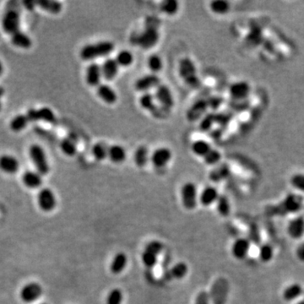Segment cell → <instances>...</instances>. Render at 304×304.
Masks as SVG:
<instances>
[{"mask_svg": "<svg viewBox=\"0 0 304 304\" xmlns=\"http://www.w3.org/2000/svg\"><path fill=\"white\" fill-rule=\"evenodd\" d=\"M114 49V44L113 42L110 41H101L84 46L80 52V56L83 60L91 61L98 58L108 56Z\"/></svg>", "mask_w": 304, "mask_h": 304, "instance_id": "6da1fadb", "label": "cell"}, {"mask_svg": "<svg viewBox=\"0 0 304 304\" xmlns=\"http://www.w3.org/2000/svg\"><path fill=\"white\" fill-rule=\"evenodd\" d=\"M179 76L181 77L184 83L194 89L199 88L200 86V78L197 75L196 67L194 65V62L188 59L183 58L180 60L179 65Z\"/></svg>", "mask_w": 304, "mask_h": 304, "instance_id": "7a4b0ae2", "label": "cell"}, {"mask_svg": "<svg viewBox=\"0 0 304 304\" xmlns=\"http://www.w3.org/2000/svg\"><path fill=\"white\" fill-rule=\"evenodd\" d=\"M29 155L33 165L40 174L47 175L50 171V166L48 163L47 155L42 146L37 144H33L29 149Z\"/></svg>", "mask_w": 304, "mask_h": 304, "instance_id": "3957f363", "label": "cell"}, {"mask_svg": "<svg viewBox=\"0 0 304 304\" xmlns=\"http://www.w3.org/2000/svg\"><path fill=\"white\" fill-rule=\"evenodd\" d=\"M20 25L21 15L17 7H8L2 18V28L3 31L11 36L14 33L20 30Z\"/></svg>", "mask_w": 304, "mask_h": 304, "instance_id": "277c9868", "label": "cell"}, {"mask_svg": "<svg viewBox=\"0 0 304 304\" xmlns=\"http://www.w3.org/2000/svg\"><path fill=\"white\" fill-rule=\"evenodd\" d=\"M229 292V283L227 279L217 278L212 284L209 292L212 304H226Z\"/></svg>", "mask_w": 304, "mask_h": 304, "instance_id": "5b68a950", "label": "cell"}, {"mask_svg": "<svg viewBox=\"0 0 304 304\" xmlns=\"http://www.w3.org/2000/svg\"><path fill=\"white\" fill-rule=\"evenodd\" d=\"M304 200L300 194H287L278 206L280 214H296L301 211Z\"/></svg>", "mask_w": 304, "mask_h": 304, "instance_id": "8992f818", "label": "cell"}, {"mask_svg": "<svg viewBox=\"0 0 304 304\" xmlns=\"http://www.w3.org/2000/svg\"><path fill=\"white\" fill-rule=\"evenodd\" d=\"M182 205L186 209L193 210L198 203V191L196 185L193 182H186L181 188Z\"/></svg>", "mask_w": 304, "mask_h": 304, "instance_id": "52a82bcc", "label": "cell"}, {"mask_svg": "<svg viewBox=\"0 0 304 304\" xmlns=\"http://www.w3.org/2000/svg\"><path fill=\"white\" fill-rule=\"evenodd\" d=\"M138 44L144 49L153 48L159 41V32L157 28L146 26L145 30L137 36Z\"/></svg>", "mask_w": 304, "mask_h": 304, "instance_id": "ba28073f", "label": "cell"}, {"mask_svg": "<svg viewBox=\"0 0 304 304\" xmlns=\"http://www.w3.org/2000/svg\"><path fill=\"white\" fill-rule=\"evenodd\" d=\"M229 95L234 101H244L250 95L252 87L246 81H236L229 87Z\"/></svg>", "mask_w": 304, "mask_h": 304, "instance_id": "9c48e42d", "label": "cell"}, {"mask_svg": "<svg viewBox=\"0 0 304 304\" xmlns=\"http://www.w3.org/2000/svg\"><path fill=\"white\" fill-rule=\"evenodd\" d=\"M27 118L30 122L44 121L45 122L56 124L57 118L54 112L49 108H42L40 109H30L27 114Z\"/></svg>", "mask_w": 304, "mask_h": 304, "instance_id": "30bf717a", "label": "cell"}, {"mask_svg": "<svg viewBox=\"0 0 304 304\" xmlns=\"http://www.w3.org/2000/svg\"><path fill=\"white\" fill-rule=\"evenodd\" d=\"M38 205L43 212H49L54 211L57 206V199L54 192L49 188H42L39 191Z\"/></svg>", "mask_w": 304, "mask_h": 304, "instance_id": "8fae6325", "label": "cell"}, {"mask_svg": "<svg viewBox=\"0 0 304 304\" xmlns=\"http://www.w3.org/2000/svg\"><path fill=\"white\" fill-rule=\"evenodd\" d=\"M155 98L161 105V108L166 110H169L174 106V99L173 94L169 87L166 85L160 84L158 87L155 88Z\"/></svg>", "mask_w": 304, "mask_h": 304, "instance_id": "7c38bea8", "label": "cell"}, {"mask_svg": "<svg viewBox=\"0 0 304 304\" xmlns=\"http://www.w3.org/2000/svg\"><path fill=\"white\" fill-rule=\"evenodd\" d=\"M231 252L236 260H245L251 252L250 242L245 238L236 239L232 245Z\"/></svg>", "mask_w": 304, "mask_h": 304, "instance_id": "4fadbf2b", "label": "cell"}, {"mask_svg": "<svg viewBox=\"0 0 304 304\" xmlns=\"http://www.w3.org/2000/svg\"><path fill=\"white\" fill-rule=\"evenodd\" d=\"M43 289L42 286L37 282H30L26 285L21 289V298L25 303H33L36 301L42 295Z\"/></svg>", "mask_w": 304, "mask_h": 304, "instance_id": "5bb4252c", "label": "cell"}, {"mask_svg": "<svg viewBox=\"0 0 304 304\" xmlns=\"http://www.w3.org/2000/svg\"><path fill=\"white\" fill-rule=\"evenodd\" d=\"M161 83L160 78L155 74H149L139 78L134 83V88L140 92H148L152 88H156Z\"/></svg>", "mask_w": 304, "mask_h": 304, "instance_id": "9a60e30c", "label": "cell"}, {"mask_svg": "<svg viewBox=\"0 0 304 304\" xmlns=\"http://www.w3.org/2000/svg\"><path fill=\"white\" fill-rule=\"evenodd\" d=\"M286 233L293 240H299L304 235V218L297 216L289 221L286 227Z\"/></svg>", "mask_w": 304, "mask_h": 304, "instance_id": "2e32d148", "label": "cell"}, {"mask_svg": "<svg viewBox=\"0 0 304 304\" xmlns=\"http://www.w3.org/2000/svg\"><path fill=\"white\" fill-rule=\"evenodd\" d=\"M172 152L170 150L167 149L166 147H161L155 150L153 152L151 156V161L153 166L157 168L164 167L168 164V162L172 159Z\"/></svg>", "mask_w": 304, "mask_h": 304, "instance_id": "e0dca14e", "label": "cell"}, {"mask_svg": "<svg viewBox=\"0 0 304 304\" xmlns=\"http://www.w3.org/2000/svg\"><path fill=\"white\" fill-rule=\"evenodd\" d=\"M209 108L208 102L206 100H199L188 108L187 112V119L191 122H195L206 114L207 108Z\"/></svg>", "mask_w": 304, "mask_h": 304, "instance_id": "ac0fdd59", "label": "cell"}, {"mask_svg": "<svg viewBox=\"0 0 304 304\" xmlns=\"http://www.w3.org/2000/svg\"><path fill=\"white\" fill-rule=\"evenodd\" d=\"M101 67L98 63H91L87 66L86 81L90 87H99L101 85Z\"/></svg>", "mask_w": 304, "mask_h": 304, "instance_id": "d6986e66", "label": "cell"}, {"mask_svg": "<svg viewBox=\"0 0 304 304\" xmlns=\"http://www.w3.org/2000/svg\"><path fill=\"white\" fill-rule=\"evenodd\" d=\"M20 162L18 159L12 155H0V170L7 174H14L19 171Z\"/></svg>", "mask_w": 304, "mask_h": 304, "instance_id": "ffe728a7", "label": "cell"}, {"mask_svg": "<svg viewBox=\"0 0 304 304\" xmlns=\"http://www.w3.org/2000/svg\"><path fill=\"white\" fill-rule=\"evenodd\" d=\"M101 67L102 77L107 81L114 80L120 70V65L117 63L116 60L112 58H108L105 60Z\"/></svg>", "mask_w": 304, "mask_h": 304, "instance_id": "44dd1931", "label": "cell"}, {"mask_svg": "<svg viewBox=\"0 0 304 304\" xmlns=\"http://www.w3.org/2000/svg\"><path fill=\"white\" fill-rule=\"evenodd\" d=\"M304 292V287L300 283L290 284L282 291V299L286 303H292L298 300Z\"/></svg>", "mask_w": 304, "mask_h": 304, "instance_id": "7402d4cb", "label": "cell"}, {"mask_svg": "<svg viewBox=\"0 0 304 304\" xmlns=\"http://www.w3.org/2000/svg\"><path fill=\"white\" fill-rule=\"evenodd\" d=\"M220 194L217 189L213 186H207L203 189L199 196L200 204L204 206H212V204L216 203Z\"/></svg>", "mask_w": 304, "mask_h": 304, "instance_id": "603a6c76", "label": "cell"}, {"mask_svg": "<svg viewBox=\"0 0 304 304\" xmlns=\"http://www.w3.org/2000/svg\"><path fill=\"white\" fill-rule=\"evenodd\" d=\"M97 95L107 104H114L118 99L115 91L107 84H101L97 87Z\"/></svg>", "mask_w": 304, "mask_h": 304, "instance_id": "cb8c5ba5", "label": "cell"}, {"mask_svg": "<svg viewBox=\"0 0 304 304\" xmlns=\"http://www.w3.org/2000/svg\"><path fill=\"white\" fill-rule=\"evenodd\" d=\"M22 181L29 188H37L42 184V175L37 171H27L22 176Z\"/></svg>", "mask_w": 304, "mask_h": 304, "instance_id": "d4e9b609", "label": "cell"}, {"mask_svg": "<svg viewBox=\"0 0 304 304\" xmlns=\"http://www.w3.org/2000/svg\"><path fill=\"white\" fill-rule=\"evenodd\" d=\"M128 262V258L125 253L120 252L117 253L111 262V272L114 274H119L123 272Z\"/></svg>", "mask_w": 304, "mask_h": 304, "instance_id": "484cf974", "label": "cell"}, {"mask_svg": "<svg viewBox=\"0 0 304 304\" xmlns=\"http://www.w3.org/2000/svg\"><path fill=\"white\" fill-rule=\"evenodd\" d=\"M11 42L15 47L23 49H28L32 45L30 36L21 30H18L11 35Z\"/></svg>", "mask_w": 304, "mask_h": 304, "instance_id": "4316f807", "label": "cell"}, {"mask_svg": "<svg viewBox=\"0 0 304 304\" xmlns=\"http://www.w3.org/2000/svg\"><path fill=\"white\" fill-rule=\"evenodd\" d=\"M108 157L114 163H121L126 159L124 148L120 145H114L108 147Z\"/></svg>", "mask_w": 304, "mask_h": 304, "instance_id": "83f0119b", "label": "cell"}, {"mask_svg": "<svg viewBox=\"0 0 304 304\" xmlns=\"http://www.w3.org/2000/svg\"><path fill=\"white\" fill-rule=\"evenodd\" d=\"M274 248L269 243H264L257 250V258L265 264L272 262L274 259Z\"/></svg>", "mask_w": 304, "mask_h": 304, "instance_id": "f1b7e54d", "label": "cell"}, {"mask_svg": "<svg viewBox=\"0 0 304 304\" xmlns=\"http://www.w3.org/2000/svg\"><path fill=\"white\" fill-rule=\"evenodd\" d=\"M36 3L41 9L53 15H57L62 10V3L54 0H40L36 1Z\"/></svg>", "mask_w": 304, "mask_h": 304, "instance_id": "f546056e", "label": "cell"}, {"mask_svg": "<svg viewBox=\"0 0 304 304\" xmlns=\"http://www.w3.org/2000/svg\"><path fill=\"white\" fill-rule=\"evenodd\" d=\"M229 175V167L226 164H222L212 170L210 173L209 178L212 182H219L225 180Z\"/></svg>", "mask_w": 304, "mask_h": 304, "instance_id": "4dcf8cb0", "label": "cell"}, {"mask_svg": "<svg viewBox=\"0 0 304 304\" xmlns=\"http://www.w3.org/2000/svg\"><path fill=\"white\" fill-rule=\"evenodd\" d=\"M29 122L30 121L28 120L27 114H18L11 120L9 122V127L12 131L21 132L25 129Z\"/></svg>", "mask_w": 304, "mask_h": 304, "instance_id": "1f68e13d", "label": "cell"}, {"mask_svg": "<svg viewBox=\"0 0 304 304\" xmlns=\"http://www.w3.org/2000/svg\"><path fill=\"white\" fill-rule=\"evenodd\" d=\"M210 9L215 15H226L231 9V4L226 0H214L210 4Z\"/></svg>", "mask_w": 304, "mask_h": 304, "instance_id": "d6a6232c", "label": "cell"}, {"mask_svg": "<svg viewBox=\"0 0 304 304\" xmlns=\"http://www.w3.org/2000/svg\"><path fill=\"white\" fill-rule=\"evenodd\" d=\"M149 159V152L146 146H141L138 147L134 152V163L139 167H143L147 164Z\"/></svg>", "mask_w": 304, "mask_h": 304, "instance_id": "836d02e7", "label": "cell"}, {"mask_svg": "<svg viewBox=\"0 0 304 304\" xmlns=\"http://www.w3.org/2000/svg\"><path fill=\"white\" fill-rule=\"evenodd\" d=\"M60 148L63 154H65L68 156H73L77 152L76 141L74 138L72 137L64 138L60 143Z\"/></svg>", "mask_w": 304, "mask_h": 304, "instance_id": "e575fe53", "label": "cell"}, {"mask_svg": "<svg viewBox=\"0 0 304 304\" xmlns=\"http://www.w3.org/2000/svg\"><path fill=\"white\" fill-rule=\"evenodd\" d=\"M155 101V95L149 92L144 93L140 97V105L141 108L145 110L149 111L152 114H154V112L157 109Z\"/></svg>", "mask_w": 304, "mask_h": 304, "instance_id": "d590c367", "label": "cell"}, {"mask_svg": "<svg viewBox=\"0 0 304 304\" xmlns=\"http://www.w3.org/2000/svg\"><path fill=\"white\" fill-rule=\"evenodd\" d=\"M192 152H194L195 155L201 157H205L207 153L212 149V146L206 140H199L194 141V143L192 144Z\"/></svg>", "mask_w": 304, "mask_h": 304, "instance_id": "8d00e7d4", "label": "cell"}, {"mask_svg": "<svg viewBox=\"0 0 304 304\" xmlns=\"http://www.w3.org/2000/svg\"><path fill=\"white\" fill-rule=\"evenodd\" d=\"M216 208L217 212L221 216L227 217L231 213V204H230L229 200L226 195L220 194V196L218 198L216 201Z\"/></svg>", "mask_w": 304, "mask_h": 304, "instance_id": "74e56055", "label": "cell"}, {"mask_svg": "<svg viewBox=\"0 0 304 304\" xmlns=\"http://www.w3.org/2000/svg\"><path fill=\"white\" fill-rule=\"evenodd\" d=\"M168 276L174 279H182L188 273V266L183 262H179L173 266V268L169 270L168 272Z\"/></svg>", "mask_w": 304, "mask_h": 304, "instance_id": "f35d334b", "label": "cell"}, {"mask_svg": "<svg viewBox=\"0 0 304 304\" xmlns=\"http://www.w3.org/2000/svg\"><path fill=\"white\" fill-rule=\"evenodd\" d=\"M118 64L122 67H128L131 65L134 62V56L131 52L128 50L120 51L119 54H117L116 59Z\"/></svg>", "mask_w": 304, "mask_h": 304, "instance_id": "ab89813d", "label": "cell"}, {"mask_svg": "<svg viewBox=\"0 0 304 304\" xmlns=\"http://www.w3.org/2000/svg\"><path fill=\"white\" fill-rule=\"evenodd\" d=\"M91 152L94 158L96 159L97 161H102L108 157V147H107L105 144L99 142L93 146Z\"/></svg>", "mask_w": 304, "mask_h": 304, "instance_id": "60d3db41", "label": "cell"}, {"mask_svg": "<svg viewBox=\"0 0 304 304\" xmlns=\"http://www.w3.org/2000/svg\"><path fill=\"white\" fill-rule=\"evenodd\" d=\"M290 185L292 188H294L296 191H298L299 193L304 194V173H294L291 178H290Z\"/></svg>", "mask_w": 304, "mask_h": 304, "instance_id": "b9f144b4", "label": "cell"}, {"mask_svg": "<svg viewBox=\"0 0 304 304\" xmlns=\"http://www.w3.org/2000/svg\"><path fill=\"white\" fill-rule=\"evenodd\" d=\"M160 8L166 15H175L179 9V2L176 0H165L161 3Z\"/></svg>", "mask_w": 304, "mask_h": 304, "instance_id": "7bdbcfd3", "label": "cell"}, {"mask_svg": "<svg viewBox=\"0 0 304 304\" xmlns=\"http://www.w3.org/2000/svg\"><path fill=\"white\" fill-rule=\"evenodd\" d=\"M147 65H148L150 70L155 74L157 72L161 71L162 67H163V62H162V60L159 55L152 54L148 58Z\"/></svg>", "mask_w": 304, "mask_h": 304, "instance_id": "ee69618b", "label": "cell"}, {"mask_svg": "<svg viewBox=\"0 0 304 304\" xmlns=\"http://www.w3.org/2000/svg\"><path fill=\"white\" fill-rule=\"evenodd\" d=\"M123 300V294L121 290L119 288H114L111 290L107 298H106V304H122Z\"/></svg>", "mask_w": 304, "mask_h": 304, "instance_id": "f6af8a7d", "label": "cell"}, {"mask_svg": "<svg viewBox=\"0 0 304 304\" xmlns=\"http://www.w3.org/2000/svg\"><path fill=\"white\" fill-rule=\"evenodd\" d=\"M221 152L217 150L212 149L207 153V155L204 157V161L207 165L214 166V165L218 164L219 161H221Z\"/></svg>", "mask_w": 304, "mask_h": 304, "instance_id": "bcb514c9", "label": "cell"}, {"mask_svg": "<svg viewBox=\"0 0 304 304\" xmlns=\"http://www.w3.org/2000/svg\"><path fill=\"white\" fill-rule=\"evenodd\" d=\"M163 248H164V246H163V243L161 242L153 240V241H151L146 244L145 251L153 253V254L157 256L162 252Z\"/></svg>", "mask_w": 304, "mask_h": 304, "instance_id": "7dc6e473", "label": "cell"}, {"mask_svg": "<svg viewBox=\"0 0 304 304\" xmlns=\"http://www.w3.org/2000/svg\"><path fill=\"white\" fill-rule=\"evenodd\" d=\"M141 259H142L144 265L149 269L153 268L157 263V256L147 251H144Z\"/></svg>", "mask_w": 304, "mask_h": 304, "instance_id": "c3c4849f", "label": "cell"}, {"mask_svg": "<svg viewBox=\"0 0 304 304\" xmlns=\"http://www.w3.org/2000/svg\"><path fill=\"white\" fill-rule=\"evenodd\" d=\"M214 122H215V116L213 114H206L203 118L200 123V128L202 131H208L211 129Z\"/></svg>", "mask_w": 304, "mask_h": 304, "instance_id": "681fc988", "label": "cell"}, {"mask_svg": "<svg viewBox=\"0 0 304 304\" xmlns=\"http://www.w3.org/2000/svg\"><path fill=\"white\" fill-rule=\"evenodd\" d=\"M211 298H210L209 293L206 292V291H203V292H200L198 295H197L196 299H195V303L194 304H211Z\"/></svg>", "mask_w": 304, "mask_h": 304, "instance_id": "f907efd6", "label": "cell"}, {"mask_svg": "<svg viewBox=\"0 0 304 304\" xmlns=\"http://www.w3.org/2000/svg\"><path fill=\"white\" fill-rule=\"evenodd\" d=\"M296 257L300 262L304 263V243H302L296 248Z\"/></svg>", "mask_w": 304, "mask_h": 304, "instance_id": "816d5d0a", "label": "cell"}, {"mask_svg": "<svg viewBox=\"0 0 304 304\" xmlns=\"http://www.w3.org/2000/svg\"><path fill=\"white\" fill-rule=\"evenodd\" d=\"M24 3L25 7L27 8V9H33L35 8V5H36V2H34V1H24L23 2Z\"/></svg>", "mask_w": 304, "mask_h": 304, "instance_id": "f5cc1de1", "label": "cell"}, {"mask_svg": "<svg viewBox=\"0 0 304 304\" xmlns=\"http://www.w3.org/2000/svg\"><path fill=\"white\" fill-rule=\"evenodd\" d=\"M3 94H4V91H3V88L0 87V111H1V108H2V103H1V98H2V96H3Z\"/></svg>", "mask_w": 304, "mask_h": 304, "instance_id": "db71d44e", "label": "cell"}, {"mask_svg": "<svg viewBox=\"0 0 304 304\" xmlns=\"http://www.w3.org/2000/svg\"><path fill=\"white\" fill-rule=\"evenodd\" d=\"M3 63H2V62H1V61H0V76H1V75H2V74H3Z\"/></svg>", "mask_w": 304, "mask_h": 304, "instance_id": "11a10c76", "label": "cell"}, {"mask_svg": "<svg viewBox=\"0 0 304 304\" xmlns=\"http://www.w3.org/2000/svg\"><path fill=\"white\" fill-rule=\"evenodd\" d=\"M304 304V300H301V301L298 302V304Z\"/></svg>", "mask_w": 304, "mask_h": 304, "instance_id": "9f6ffc18", "label": "cell"}, {"mask_svg": "<svg viewBox=\"0 0 304 304\" xmlns=\"http://www.w3.org/2000/svg\"></svg>", "mask_w": 304, "mask_h": 304, "instance_id": "6f0895ef", "label": "cell"}]
</instances>
